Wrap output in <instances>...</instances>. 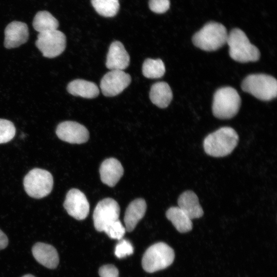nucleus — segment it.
Masks as SVG:
<instances>
[{"label":"nucleus","instance_id":"c85d7f7f","mask_svg":"<svg viewBox=\"0 0 277 277\" xmlns=\"http://www.w3.org/2000/svg\"><path fill=\"white\" fill-rule=\"evenodd\" d=\"M99 275L101 277H118V270L112 265H105L99 269Z\"/></svg>","mask_w":277,"mask_h":277},{"label":"nucleus","instance_id":"7ed1b4c3","mask_svg":"<svg viewBox=\"0 0 277 277\" xmlns=\"http://www.w3.org/2000/svg\"><path fill=\"white\" fill-rule=\"evenodd\" d=\"M227 43L231 58L240 63L256 62L260 57L259 49L252 44L241 29L234 28L228 34Z\"/></svg>","mask_w":277,"mask_h":277},{"label":"nucleus","instance_id":"b1692460","mask_svg":"<svg viewBox=\"0 0 277 277\" xmlns=\"http://www.w3.org/2000/svg\"><path fill=\"white\" fill-rule=\"evenodd\" d=\"M95 11L105 17H112L116 14L120 4L118 0H91Z\"/></svg>","mask_w":277,"mask_h":277},{"label":"nucleus","instance_id":"5701e85b","mask_svg":"<svg viewBox=\"0 0 277 277\" xmlns=\"http://www.w3.org/2000/svg\"><path fill=\"white\" fill-rule=\"evenodd\" d=\"M165 71L164 63L160 58H147L143 64V74L148 78H161L164 75Z\"/></svg>","mask_w":277,"mask_h":277},{"label":"nucleus","instance_id":"f03ea898","mask_svg":"<svg viewBox=\"0 0 277 277\" xmlns=\"http://www.w3.org/2000/svg\"><path fill=\"white\" fill-rule=\"evenodd\" d=\"M228 33L221 23L209 22L192 36L193 45L206 51H215L227 43Z\"/></svg>","mask_w":277,"mask_h":277},{"label":"nucleus","instance_id":"2eb2a0df","mask_svg":"<svg viewBox=\"0 0 277 277\" xmlns=\"http://www.w3.org/2000/svg\"><path fill=\"white\" fill-rule=\"evenodd\" d=\"M32 253L36 261L46 268L55 269L58 265L57 251L51 245L37 242L33 246Z\"/></svg>","mask_w":277,"mask_h":277},{"label":"nucleus","instance_id":"7c9ffc66","mask_svg":"<svg viewBox=\"0 0 277 277\" xmlns=\"http://www.w3.org/2000/svg\"><path fill=\"white\" fill-rule=\"evenodd\" d=\"M22 277H35V276H34V275H33L32 274H25V275H23Z\"/></svg>","mask_w":277,"mask_h":277},{"label":"nucleus","instance_id":"20e7f679","mask_svg":"<svg viewBox=\"0 0 277 277\" xmlns=\"http://www.w3.org/2000/svg\"><path fill=\"white\" fill-rule=\"evenodd\" d=\"M241 104V97L235 89L228 86L222 87L213 95V114L219 119H230L238 113Z\"/></svg>","mask_w":277,"mask_h":277},{"label":"nucleus","instance_id":"ddd939ff","mask_svg":"<svg viewBox=\"0 0 277 277\" xmlns=\"http://www.w3.org/2000/svg\"><path fill=\"white\" fill-rule=\"evenodd\" d=\"M29 38L28 26L24 22L13 21L5 29L4 45L7 49H13L27 42Z\"/></svg>","mask_w":277,"mask_h":277},{"label":"nucleus","instance_id":"423d86ee","mask_svg":"<svg viewBox=\"0 0 277 277\" xmlns=\"http://www.w3.org/2000/svg\"><path fill=\"white\" fill-rule=\"evenodd\" d=\"M174 259V252L172 248L165 243H156L150 246L144 253L142 267L147 272H154L169 266Z\"/></svg>","mask_w":277,"mask_h":277},{"label":"nucleus","instance_id":"a878e982","mask_svg":"<svg viewBox=\"0 0 277 277\" xmlns=\"http://www.w3.org/2000/svg\"><path fill=\"white\" fill-rule=\"evenodd\" d=\"M126 231L125 227L118 219L106 226L103 231L109 238L120 240L123 238Z\"/></svg>","mask_w":277,"mask_h":277},{"label":"nucleus","instance_id":"6e6552de","mask_svg":"<svg viewBox=\"0 0 277 277\" xmlns=\"http://www.w3.org/2000/svg\"><path fill=\"white\" fill-rule=\"evenodd\" d=\"M35 46L44 57L54 58L62 54L66 46V37L58 30L38 33Z\"/></svg>","mask_w":277,"mask_h":277},{"label":"nucleus","instance_id":"f257e3e1","mask_svg":"<svg viewBox=\"0 0 277 277\" xmlns=\"http://www.w3.org/2000/svg\"><path fill=\"white\" fill-rule=\"evenodd\" d=\"M239 135L231 127H223L208 134L204 139L205 152L213 157H223L230 154L236 146Z\"/></svg>","mask_w":277,"mask_h":277},{"label":"nucleus","instance_id":"6ab92c4d","mask_svg":"<svg viewBox=\"0 0 277 277\" xmlns=\"http://www.w3.org/2000/svg\"><path fill=\"white\" fill-rule=\"evenodd\" d=\"M172 91L169 85L165 82H159L151 87L149 97L151 102L160 108L168 106L172 99Z\"/></svg>","mask_w":277,"mask_h":277},{"label":"nucleus","instance_id":"cd10ccee","mask_svg":"<svg viewBox=\"0 0 277 277\" xmlns=\"http://www.w3.org/2000/svg\"><path fill=\"white\" fill-rule=\"evenodd\" d=\"M170 0H149L150 10L156 13H164L170 8Z\"/></svg>","mask_w":277,"mask_h":277},{"label":"nucleus","instance_id":"1a4fd4ad","mask_svg":"<svg viewBox=\"0 0 277 277\" xmlns=\"http://www.w3.org/2000/svg\"><path fill=\"white\" fill-rule=\"evenodd\" d=\"M120 208L117 202L111 198H106L96 205L93 214L94 226L100 232L110 223L118 219Z\"/></svg>","mask_w":277,"mask_h":277},{"label":"nucleus","instance_id":"bb28decb","mask_svg":"<svg viewBox=\"0 0 277 277\" xmlns=\"http://www.w3.org/2000/svg\"><path fill=\"white\" fill-rule=\"evenodd\" d=\"M133 247L127 240H121L115 247L114 254L118 259L125 258L133 253Z\"/></svg>","mask_w":277,"mask_h":277},{"label":"nucleus","instance_id":"a211bd4d","mask_svg":"<svg viewBox=\"0 0 277 277\" xmlns=\"http://www.w3.org/2000/svg\"><path fill=\"white\" fill-rule=\"evenodd\" d=\"M177 203L178 207L191 220L200 218L204 214L198 197L192 191L188 190L183 192L179 196Z\"/></svg>","mask_w":277,"mask_h":277},{"label":"nucleus","instance_id":"39448f33","mask_svg":"<svg viewBox=\"0 0 277 277\" xmlns=\"http://www.w3.org/2000/svg\"><path fill=\"white\" fill-rule=\"evenodd\" d=\"M241 88L256 98L270 101L276 97L277 81L273 76L263 73L251 74L243 81Z\"/></svg>","mask_w":277,"mask_h":277},{"label":"nucleus","instance_id":"c756f323","mask_svg":"<svg viewBox=\"0 0 277 277\" xmlns=\"http://www.w3.org/2000/svg\"><path fill=\"white\" fill-rule=\"evenodd\" d=\"M8 244L7 235L0 229V250L5 249Z\"/></svg>","mask_w":277,"mask_h":277},{"label":"nucleus","instance_id":"dca6fc26","mask_svg":"<svg viewBox=\"0 0 277 277\" xmlns=\"http://www.w3.org/2000/svg\"><path fill=\"white\" fill-rule=\"evenodd\" d=\"M100 173L101 180L104 184L113 187L123 176L124 168L117 160L109 158L102 163Z\"/></svg>","mask_w":277,"mask_h":277},{"label":"nucleus","instance_id":"f8f14e48","mask_svg":"<svg viewBox=\"0 0 277 277\" xmlns=\"http://www.w3.org/2000/svg\"><path fill=\"white\" fill-rule=\"evenodd\" d=\"M56 134L61 140L71 144H82L89 139V133L83 125L73 121H65L56 127Z\"/></svg>","mask_w":277,"mask_h":277},{"label":"nucleus","instance_id":"0eeeda50","mask_svg":"<svg viewBox=\"0 0 277 277\" xmlns=\"http://www.w3.org/2000/svg\"><path fill=\"white\" fill-rule=\"evenodd\" d=\"M24 189L27 194L31 197L41 199L48 195L52 191L53 179L48 171L34 168L24 177Z\"/></svg>","mask_w":277,"mask_h":277},{"label":"nucleus","instance_id":"aec40b11","mask_svg":"<svg viewBox=\"0 0 277 277\" xmlns=\"http://www.w3.org/2000/svg\"><path fill=\"white\" fill-rule=\"evenodd\" d=\"M67 90L74 96L86 98H95L100 93L99 89L95 83L82 79L70 82L67 85Z\"/></svg>","mask_w":277,"mask_h":277},{"label":"nucleus","instance_id":"9b49d317","mask_svg":"<svg viewBox=\"0 0 277 277\" xmlns=\"http://www.w3.org/2000/svg\"><path fill=\"white\" fill-rule=\"evenodd\" d=\"M63 205L67 213L77 220L85 219L89 212L87 197L77 189H71L67 192Z\"/></svg>","mask_w":277,"mask_h":277},{"label":"nucleus","instance_id":"4468645a","mask_svg":"<svg viewBox=\"0 0 277 277\" xmlns=\"http://www.w3.org/2000/svg\"><path fill=\"white\" fill-rule=\"evenodd\" d=\"M129 63L130 56L123 44L117 41L112 42L107 55L106 67L110 70H123Z\"/></svg>","mask_w":277,"mask_h":277},{"label":"nucleus","instance_id":"9d476101","mask_svg":"<svg viewBox=\"0 0 277 277\" xmlns=\"http://www.w3.org/2000/svg\"><path fill=\"white\" fill-rule=\"evenodd\" d=\"M131 82L130 75L123 70H112L106 73L100 82L102 93L106 96H114L121 93Z\"/></svg>","mask_w":277,"mask_h":277},{"label":"nucleus","instance_id":"4be33fe9","mask_svg":"<svg viewBox=\"0 0 277 277\" xmlns=\"http://www.w3.org/2000/svg\"><path fill=\"white\" fill-rule=\"evenodd\" d=\"M32 25L34 29L39 33L57 30L59 23L48 11H40L35 15Z\"/></svg>","mask_w":277,"mask_h":277},{"label":"nucleus","instance_id":"393cba45","mask_svg":"<svg viewBox=\"0 0 277 277\" xmlns=\"http://www.w3.org/2000/svg\"><path fill=\"white\" fill-rule=\"evenodd\" d=\"M15 127L11 121L0 118V144L8 143L15 136Z\"/></svg>","mask_w":277,"mask_h":277},{"label":"nucleus","instance_id":"f3484780","mask_svg":"<svg viewBox=\"0 0 277 277\" xmlns=\"http://www.w3.org/2000/svg\"><path fill=\"white\" fill-rule=\"evenodd\" d=\"M147 205L143 199H137L128 206L124 215V221L126 230L131 232L136 227L146 213Z\"/></svg>","mask_w":277,"mask_h":277},{"label":"nucleus","instance_id":"412c9836","mask_svg":"<svg viewBox=\"0 0 277 277\" xmlns=\"http://www.w3.org/2000/svg\"><path fill=\"white\" fill-rule=\"evenodd\" d=\"M167 218L171 222L176 229L185 233L192 228L191 219L179 207L169 208L166 213Z\"/></svg>","mask_w":277,"mask_h":277}]
</instances>
